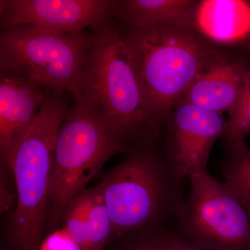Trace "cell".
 Returning a JSON list of instances; mask_svg holds the SVG:
<instances>
[{"label": "cell", "mask_w": 250, "mask_h": 250, "mask_svg": "<svg viewBox=\"0 0 250 250\" xmlns=\"http://www.w3.org/2000/svg\"><path fill=\"white\" fill-rule=\"evenodd\" d=\"M123 38L149 113L160 132L215 51L195 31L173 26L129 29Z\"/></svg>", "instance_id": "4"}, {"label": "cell", "mask_w": 250, "mask_h": 250, "mask_svg": "<svg viewBox=\"0 0 250 250\" xmlns=\"http://www.w3.org/2000/svg\"><path fill=\"white\" fill-rule=\"evenodd\" d=\"M94 40L74 98L93 105L117 137L141 146L159 134L136 75L123 33L108 22L93 31Z\"/></svg>", "instance_id": "2"}, {"label": "cell", "mask_w": 250, "mask_h": 250, "mask_svg": "<svg viewBox=\"0 0 250 250\" xmlns=\"http://www.w3.org/2000/svg\"><path fill=\"white\" fill-rule=\"evenodd\" d=\"M0 177V209L2 214L15 209L17 205L18 192L13 171L4 163H1Z\"/></svg>", "instance_id": "18"}, {"label": "cell", "mask_w": 250, "mask_h": 250, "mask_svg": "<svg viewBox=\"0 0 250 250\" xmlns=\"http://www.w3.org/2000/svg\"><path fill=\"white\" fill-rule=\"evenodd\" d=\"M189 181L174 231L207 250H250V218L232 190L207 171Z\"/></svg>", "instance_id": "7"}, {"label": "cell", "mask_w": 250, "mask_h": 250, "mask_svg": "<svg viewBox=\"0 0 250 250\" xmlns=\"http://www.w3.org/2000/svg\"><path fill=\"white\" fill-rule=\"evenodd\" d=\"M227 121L221 114L189 103H179L167 121L164 156L184 178L207 172L210 151L223 137Z\"/></svg>", "instance_id": "9"}, {"label": "cell", "mask_w": 250, "mask_h": 250, "mask_svg": "<svg viewBox=\"0 0 250 250\" xmlns=\"http://www.w3.org/2000/svg\"><path fill=\"white\" fill-rule=\"evenodd\" d=\"M248 94H250V67L249 70V73H248V82H247L246 90H245L244 93H243V95H248Z\"/></svg>", "instance_id": "20"}, {"label": "cell", "mask_w": 250, "mask_h": 250, "mask_svg": "<svg viewBox=\"0 0 250 250\" xmlns=\"http://www.w3.org/2000/svg\"><path fill=\"white\" fill-rule=\"evenodd\" d=\"M104 250H208L181 236L172 228L159 230L152 234Z\"/></svg>", "instance_id": "16"}, {"label": "cell", "mask_w": 250, "mask_h": 250, "mask_svg": "<svg viewBox=\"0 0 250 250\" xmlns=\"http://www.w3.org/2000/svg\"><path fill=\"white\" fill-rule=\"evenodd\" d=\"M93 40V32L62 34L27 24L3 29L0 71L28 77L54 95L72 93Z\"/></svg>", "instance_id": "6"}, {"label": "cell", "mask_w": 250, "mask_h": 250, "mask_svg": "<svg viewBox=\"0 0 250 250\" xmlns=\"http://www.w3.org/2000/svg\"><path fill=\"white\" fill-rule=\"evenodd\" d=\"M117 1L113 0H1V30L27 25L62 34L93 31L109 22Z\"/></svg>", "instance_id": "8"}, {"label": "cell", "mask_w": 250, "mask_h": 250, "mask_svg": "<svg viewBox=\"0 0 250 250\" xmlns=\"http://www.w3.org/2000/svg\"><path fill=\"white\" fill-rule=\"evenodd\" d=\"M45 88L14 72L0 73L1 163L8 160L35 121L49 97Z\"/></svg>", "instance_id": "10"}, {"label": "cell", "mask_w": 250, "mask_h": 250, "mask_svg": "<svg viewBox=\"0 0 250 250\" xmlns=\"http://www.w3.org/2000/svg\"><path fill=\"white\" fill-rule=\"evenodd\" d=\"M197 1L192 0H121L113 17L129 29L173 26L195 30Z\"/></svg>", "instance_id": "14"}, {"label": "cell", "mask_w": 250, "mask_h": 250, "mask_svg": "<svg viewBox=\"0 0 250 250\" xmlns=\"http://www.w3.org/2000/svg\"><path fill=\"white\" fill-rule=\"evenodd\" d=\"M67 112L62 95H49L27 134L4 162L13 171L18 192L5 231L4 250H40L48 220L56 142Z\"/></svg>", "instance_id": "3"}, {"label": "cell", "mask_w": 250, "mask_h": 250, "mask_svg": "<svg viewBox=\"0 0 250 250\" xmlns=\"http://www.w3.org/2000/svg\"><path fill=\"white\" fill-rule=\"evenodd\" d=\"M220 170L224 183L236 195L250 218V149L246 143L227 147Z\"/></svg>", "instance_id": "15"}, {"label": "cell", "mask_w": 250, "mask_h": 250, "mask_svg": "<svg viewBox=\"0 0 250 250\" xmlns=\"http://www.w3.org/2000/svg\"><path fill=\"white\" fill-rule=\"evenodd\" d=\"M250 67L241 59L213 52L180 103L221 115L231 111L246 90Z\"/></svg>", "instance_id": "11"}, {"label": "cell", "mask_w": 250, "mask_h": 250, "mask_svg": "<svg viewBox=\"0 0 250 250\" xmlns=\"http://www.w3.org/2000/svg\"><path fill=\"white\" fill-rule=\"evenodd\" d=\"M249 37L250 38V35Z\"/></svg>", "instance_id": "21"}, {"label": "cell", "mask_w": 250, "mask_h": 250, "mask_svg": "<svg viewBox=\"0 0 250 250\" xmlns=\"http://www.w3.org/2000/svg\"><path fill=\"white\" fill-rule=\"evenodd\" d=\"M62 225L82 250L106 249L111 234L112 223L103 182L88 188L69 204Z\"/></svg>", "instance_id": "12"}, {"label": "cell", "mask_w": 250, "mask_h": 250, "mask_svg": "<svg viewBox=\"0 0 250 250\" xmlns=\"http://www.w3.org/2000/svg\"><path fill=\"white\" fill-rule=\"evenodd\" d=\"M75 101L56 142L46 236L60 228L67 206L88 188L105 163L127 147L93 105L80 98Z\"/></svg>", "instance_id": "5"}, {"label": "cell", "mask_w": 250, "mask_h": 250, "mask_svg": "<svg viewBox=\"0 0 250 250\" xmlns=\"http://www.w3.org/2000/svg\"><path fill=\"white\" fill-rule=\"evenodd\" d=\"M195 30L218 43L231 44L250 35V1H197Z\"/></svg>", "instance_id": "13"}, {"label": "cell", "mask_w": 250, "mask_h": 250, "mask_svg": "<svg viewBox=\"0 0 250 250\" xmlns=\"http://www.w3.org/2000/svg\"><path fill=\"white\" fill-rule=\"evenodd\" d=\"M187 179L147 146L130 150L101 180L112 223L106 248L172 228L186 197Z\"/></svg>", "instance_id": "1"}, {"label": "cell", "mask_w": 250, "mask_h": 250, "mask_svg": "<svg viewBox=\"0 0 250 250\" xmlns=\"http://www.w3.org/2000/svg\"><path fill=\"white\" fill-rule=\"evenodd\" d=\"M228 113L226 130L222 137L227 147L244 143L250 134V94L243 95Z\"/></svg>", "instance_id": "17"}, {"label": "cell", "mask_w": 250, "mask_h": 250, "mask_svg": "<svg viewBox=\"0 0 250 250\" xmlns=\"http://www.w3.org/2000/svg\"><path fill=\"white\" fill-rule=\"evenodd\" d=\"M40 250H82L65 228L49 233L41 243Z\"/></svg>", "instance_id": "19"}]
</instances>
